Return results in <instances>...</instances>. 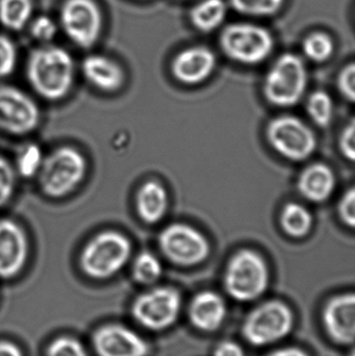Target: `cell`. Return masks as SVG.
Listing matches in <instances>:
<instances>
[{
    "mask_svg": "<svg viewBox=\"0 0 355 356\" xmlns=\"http://www.w3.org/2000/svg\"><path fill=\"white\" fill-rule=\"evenodd\" d=\"M74 70L72 56L60 46H40L27 58V81L38 95L50 102L63 99L69 93Z\"/></svg>",
    "mask_w": 355,
    "mask_h": 356,
    "instance_id": "obj_1",
    "label": "cell"
},
{
    "mask_svg": "<svg viewBox=\"0 0 355 356\" xmlns=\"http://www.w3.org/2000/svg\"><path fill=\"white\" fill-rule=\"evenodd\" d=\"M270 273L265 259L249 249L240 250L229 259L225 270L224 289L229 296L239 302L260 298L269 286Z\"/></svg>",
    "mask_w": 355,
    "mask_h": 356,
    "instance_id": "obj_2",
    "label": "cell"
},
{
    "mask_svg": "<svg viewBox=\"0 0 355 356\" xmlns=\"http://www.w3.org/2000/svg\"><path fill=\"white\" fill-rule=\"evenodd\" d=\"M131 244L123 234L113 230L100 232L81 251V270L93 280H108L116 275L129 261Z\"/></svg>",
    "mask_w": 355,
    "mask_h": 356,
    "instance_id": "obj_3",
    "label": "cell"
},
{
    "mask_svg": "<svg viewBox=\"0 0 355 356\" xmlns=\"http://www.w3.org/2000/svg\"><path fill=\"white\" fill-rule=\"evenodd\" d=\"M85 173V156L75 148L64 146L44 158L38 172L40 188L49 198H63L79 186Z\"/></svg>",
    "mask_w": 355,
    "mask_h": 356,
    "instance_id": "obj_4",
    "label": "cell"
},
{
    "mask_svg": "<svg viewBox=\"0 0 355 356\" xmlns=\"http://www.w3.org/2000/svg\"><path fill=\"white\" fill-rule=\"evenodd\" d=\"M295 324L291 307L281 300H268L256 305L242 324L244 340L251 346L265 347L287 338Z\"/></svg>",
    "mask_w": 355,
    "mask_h": 356,
    "instance_id": "obj_5",
    "label": "cell"
},
{
    "mask_svg": "<svg viewBox=\"0 0 355 356\" xmlns=\"http://www.w3.org/2000/svg\"><path fill=\"white\" fill-rule=\"evenodd\" d=\"M308 73L299 56L285 54L271 66L265 77L264 95L273 106L289 108L304 97Z\"/></svg>",
    "mask_w": 355,
    "mask_h": 356,
    "instance_id": "obj_6",
    "label": "cell"
},
{
    "mask_svg": "<svg viewBox=\"0 0 355 356\" xmlns=\"http://www.w3.org/2000/svg\"><path fill=\"white\" fill-rule=\"evenodd\" d=\"M221 49L231 60L244 65L264 62L274 47L268 29L252 23H233L223 29Z\"/></svg>",
    "mask_w": 355,
    "mask_h": 356,
    "instance_id": "obj_7",
    "label": "cell"
},
{
    "mask_svg": "<svg viewBox=\"0 0 355 356\" xmlns=\"http://www.w3.org/2000/svg\"><path fill=\"white\" fill-rule=\"evenodd\" d=\"M181 309V293L171 286H158L135 299L131 315L146 330L162 332L174 325Z\"/></svg>",
    "mask_w": 355,
    "mask_h": 356,
    "instance_id": "obj_8",
    "label": "cell"
},
{
    "mask_svg": "<svg viewBox=\"0 0 355 356\" xmlns=\"http://www.w3.org/2000/svg\"><path fill=\"white\" fill-rule=\"evenodd\" d=\"M60 29L77 47H93L104 29V16L94 0H66L60 10Z\"/></svg>",
    "mask_w": 355,
    "mask_h": 356,
    "instance_id": "obj_9",
    "label": "cell"
},
{
    "mask_svg": "<svg viewBox=\"0 0 355 356\" xmlns=\"http://www.w3.org/2000/svg\"><path fill=\"white\" fill-rule=\"evenodd\" d=\"M271 147L287 160L302 162L314 154L317 141L312 129L297 117L281 116L267 127Z\"/></svg>",
    "mask_w": 355,
    "mask_h": 356,
    "instance_id": "obj_10",
    "label": "cell"
},
{
    "mask_svg": "<svg viewBox=\"0 0 355 356\" xmlns=\"http://www.w3.org/2000/svg\"><path fill=\"white\" fill-rule=\"evenodd\" d=\"M158 245L169 261L193 267L208 259L210 246L206 236L187 224H171L158 236Z\"/></svg>",
    "mask_w": 355,
    "mask_h": 356,
    "instance_id": "obj_11",
    "label": "cell"
},
{
    "mask_svg": "<svg viewBox=\"0 0 355 356\" xmlns=\"http://www.w3.org/2000/svg\"><path fill=\"white\" fill-rule=\"evenodd\" d=\"M40 122L37 104L24 92L0 86V131L13 136L33 133Z\"/></svg>",
    "mask_w": 355,
    "mask_h": 356,
    "instance_id": "obj_12",
    "label": "cell"
},
{
    "mask_svg": "<svg viewBox=\"0 0 355 356\" xmlns=\"http://www.w3.org/2000/svg\"><path fill=\"white\" fill-rule=\"evenodd\" d=\"M322 323L327 336L336 344L352 346L355 339V295L343 293L325 303Z\"/></svg>",
    "mask_w": 355,
    "mask_h": 356,
    "instance_id": "obj_13",
    "label": "cell"
},
{
    "mask_svg": "<svg viewBox=\"0 0 355 356\" xmlns=\"http://www.w3.org/2000/svg\"><path fill=\"white\" fill-rule=\"evenodd\" d=\"M27 257L28 240L23 228L12 220H0V278L15 277Z\"/></svg>",
    "mask_w": 355,
    "mask_h": 356,
    "instance_id": "obj_14",
    "label": "cell"
},
{
    "mask_svg": "<svg viewBox=\"0 0 355 356\" xmlns=\"http://www.w3.org/2000/svg\"><path fill=\"white\" fill-rule=\"evenodd\" d=\"M98 356H147V343L131 330L122 325L102 326L93 336Z\"/></svg>",
    "mask_w": 355,
    "mask_h": 356,
    "instance_id": "obj_15",
    "label": "cell"
},
{
    "mask_svg": "<svg viewBox=\"0 0 355 356\" xmlns=\"http://www.w3.org/2000/svg\"><path fill=\"white\" fill-rule=\"evenodd\" d=\"M216 56L204 46H194L179 52L173 60L171 70L179 83L194 86L204 83L214 72Z\"/></svg>",
    "mask_w": 355,
    "mask_h": 356,
    "instance_id": "obj_16",
    "label": "cell"
},
{
    "mask_svg": "<svg viewBox=\"0 0 355 356\" xmlns=\"http://www.w3.org/2000/svg\"><path fill=\"white\" fill-rule=\"evenodd\" d=\"M227 307L222 297L212 291L198 293L190 302L188 316L196 330L217 332L224 323Z\"/></svg>",
    "mask_w": 355,
    "mask_h": 356,
    "instance_id": "obj_17",
    "label": "cell"
},
{
    "mask_svg": "<svg viewBox=\"0 0 355 356\" xmlns=\"http://www.w3.org/2000/svg\"><path fill=\"white\" fill-rule=\"evenodd\" d=\"M81 71L85 79L100 91L113 93L120 89L124 83L122 67L102 54H91L85 58Z\"/></svg>",
    "mask_w": 355,
    "mask_h": 356,
    "instance_id": "obj_18",
    "label": "cell"
},
{
    "mask_svg": "<svg viewBox=\"0 0 355 356\" xmlns=\"http://www.w3.org/2000/svg\"><path fill=\"white\" fill-rule=\"evenodd\" d=\"M336 175L327 165L317 164L306 167L297 180V188L304 198L312 202H324L333 195L336 188Z\"/></svg>",
    "mask_w": 355,
    "mask_h": 356,
    "instance_id": "obj_19",
    "label": "cell"
},
{
    "mask_svg": "<svg viewBox=\"0 0 355 356\" xmlns=\"http://www.w3.org/2000/svg\"><path fill=\"white\" fill-rule=\"evenodd\" d=\"M169 198L166 188L160 182L150 180L138 191L135 196L137 213L142 221L156 224L164 218L168 209Z\"/></svg>",
    "mask_w": 355,
    "mask_h": 356,
    "instance_id": "obj_20",
    "label": "cell"
},
{
    "mask_svg": "<svg viewBox=\"0 0 355 356\" xmlns=\"http://www.w3.org/2000/svg\"><path fill=\"white\" fill-rule=\"evenodd\" d=\"M227 15V4L224 0H202L193 6L190 20L198 31L210 33L218 29Z\"/></svg>",
    "mask_w": 355,
    "mask_h": 356,
    "instance_id": "obj_21",
    "label": "cell"
},
{
    "mask_svg": "<svg viewBox=\"0 0 355 356\" xmlns=\"http://www.w3.org/2000/svg\"><path fill=\"white\" fill-rule=\"evenodd\" d=\"M33 0H0V23L8 31H19L33 19Z\"/></svg>",
    "mask_w": 355,
    "mask_h": 356,
    "instance_id": "obj_22",
    "label": "cell"
},
{
    "mask_svg": "<svg viewBox=\"0 0 355 356\" xmlns=\"http://www.w3.org/2000/svg\"><path fill=\"white\" fill-rule=\"evenodd\" d=\"M281 228L292 238H304L312 229L313 217L306 207L298 203H288L281 213Z\"/></svg>",
    "mask_w": 355,
    "mask_h": 356,
    "instance_id": "obj_23",
    "label": "cell"
},
{
    "mask_svg": "<svg viewBox=\"0 0 355 356\" xmlns=\"http://www.w3.org/2000/svg\"><path fill=\"white\" fill-rule=\"evenodd\" d=\"M162 273V264L152 253L142 252L133 261V277L138 284L144 286L156 284Z\"/></svg>",
    "mask_w": 355,
    "mask_h": 356,
    "instance_id": "obj_24",
    "label": "cell"
},
{
    "mask_svg": "<svg viewBox=\"0 0 355 356\" xmlns=\"http://www.w3.org/2000/svg\"><path fill=\"white\" fill-rule=\"evenodd\" d=\"M302 49L313 62L322 63L333 56L335 44L331 35L322 31L311 33L304 39Z\"/></svg>",
    "mask_w": 355,
    "mask_h": 356,
    "instance_id": "obj_25",
    "label": "cell"
},
{
    "mask_svg": "<svg viewBox=\"0 0 355 356\" xmlns=\"http://www.w3.org/2000/svg\"><path fill=\"white\" fill-rule=\"evenodd\" d=\"M308 114L311 119L320 127H327L333 116V102L331 96L324 91L311 94L306 102Z\"/></svg>",
    "mask_w": 355,
    "mask_h": 356,
    "instance_id": "obj_26",
    "label": "cell"
},
{
    "mask_svg": "<svg viewBox=\"0 0 355 356\" xmlns=\"http://www.w3.org/2000/svg\"><path fill=\"white\" fill-rule=\"evenodd\" d=\"M286 0H229L233 10L252 17H269L283 8Z\"/></svg>",
    "mask_w": 355,
    "mask_h": 356,
    "instance_id": "obj_27",
    "label": "cell"
},
{
    "mask_svg": "<svg viewBox=\"0 0 355 356\" xmlns=\"http://www.w3.org/2000/svg\"><path fill=\"white\" fill-rule=\"evenodd\" d=\"M44 156L41 148L35 144H28L19 152L17 158V171L24 178H29L38 175Z\"/></svg>",
    "mask_w": 355,
    "mask_h": 356,
    "instance_id": "obj_28",
    "label": "cell"
},
{
    "mask_svg": "<svg viewBox=\"0 0 355 356\" xmlns=\"http://www.w3.org/2000/svg\"><path fill=\"white\" fill-rule=\"evenodd\" d=\"M28 27L31 37L42 43H49L58 33V25L53 19L44 15L31 19Z\"/></svg>",
    "mask_w": 355,
    "mask_h": 356,
    "instance_id": "obj_29",
    "label": "cell"
},
{
    "mask_svg": "<svg viewBox=\"0 0 355 356\" xmlns=\"http://www.w3.org/2000/svg\"><path fill=\"white\" fill-rule=\"evenodd\" d=\"M16 184V171L6 159L0 156V209L12 198Z\"/></svg>",
    "mask_w": 355,
    "mask_h": 356,
    "instance_id": "obj_30",
    "label": "cell"
},
{
    "mask_svg": "<svg viewBox=\"0 0 355 356\" xmlns=\"http://www.w3.org/2000/svg\"><path fill=\"white\" fill-rule=\"evenodd\" d=\"M17 65V48L14 42L0 35V79L10 76Z\"/></svg>",
    "mask_w": 355,
    "mask_h": 356,
    "instance_id": "obj_31",
    "label": "cell"
},
{
    "mask_svg": "<svg viewBox=\"0 0 355 356\" xmlns=\"http://www.w3.org/2000/svg\"><path fill=\"white\" fill-rule=\"evenodd\" d=\"M47 356H88L83 345L70 337H60L47 349Z\"/></svg>",
    "mask_w": 355,
    "mask_h": 356,
    "instance_id": "obj_32",
    "label": "cell"
},
{
    "mask_svg": "<svg viewBox=\"0 0 355 356\" xmlns=\"http://www.w3.org/2000/svg\"><path fill=\"white\" fill-rule=\"evenodd\" d=\"M338 89L345 99L354 102L355 99V66L350 63L344 67L338 77Z\"/></svg>",
    "mask_w": 355,
    "mask_h": 356,
    "instance_id": "obj_33",
    "label": "cell"
},
{
    "mask_svg": "<svg viewBox=\"0 0 355 356\" xmlns=\"http://www.w3.org/2000/svg\"><path fill=\"white\" fill-rule=\"evenodd\" d=\"M340 218L342 221L349 226L354 227L355 225V191L354 188H350L346 191L342 196L341 200L338 207Z\"/></svg>",
    "mask_w": 355,
    "mask_h": 356,
    "instance_id": "obj_34",
    "label": "cell"
},
{
    "mask_svg": "<svg viewBox=\"0 0 355 356\" xmlns=\"http://www.w3.org/2000/svg\"><path fill=\"white\" fill-rule=\"evenodd\" d=\"M340 149L346 159L354 161L355 158V123L354 119L349 124L346 125L345 129L340 136Z\"/></svg>",
    "mask_w": 355,
    "mask_h": 356,
    "instance_id": "obj_35",
    "label": "cell"
},
{
    "mask_svg": "<svg viewBox=\"0 0 355 356\" xmlns=\"http://www.w3.org/2000/svg\"><path fill=\"white\" fill-rule=\"evenodd\" d=\"M213 356H245L241 345L233 341H222L217 345Z\"/></svg>",
    "mask_w": 355,
    "mask_h": 356,
    "instance_id": "obj_36",
    "label": "cell"
},
{
    "mask_svg": "<svg viewBox=\"0 0 355 356\" xmlns=\"http://www.w3.org/2000/svg\"><path fill=\"white\" fill-rule=\"evenodd\" d=\"M265 356H310L302 349L296 347H285V348L276 349L272 353Z\"/></svg>",
    "mask_w": 355,
    "mask_h": 356,
    "instance_id": "obj_37",
    "label": "cell"
},
{
    "mask_svg": "<svg viewBox=\"0 0 355 356\" xmlns=\"http://www.w3.org/2000/svg\"><path fill=\"white\" fill-rule=\"evenodd\" d=\"M0 356H23L18 346L10 342H0Z\"/></svg>",
    "mask_w": 355,
    "mask_h": 356,
    "instance_id": "obj_38",
    "label": "cell"
}]
</instances>
